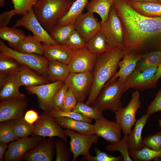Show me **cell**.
<instances>
[{"instance_id":"28","label":"cell","mask_w":161,"mask_h":161,"mask_svg":"<svg viewBox=\"0 0 161 161\" xmlns=\"http://www.w3.org/2000/svg\"><path fill=\"white\" fill-rule=\"evenodd\" d=\"M89 0H75L66 14L57 21L55 25L61 26L74 24L77 17L82 13Z\"/></svg>"},{"instance_id":"9","label":"cell","mask_w":161,"mask_h":161,"mask_svg":"<svg viewBox=\"0 0 161 161\" xmlns=\"http://www.w3.org/2000/svg\"><path fill=\"white\" fill-rule=\"evenodd\" d=\"M64 131L70 138V149L73 155L72 161H75L80 155L90 154L89 151L92 145L98 140L99 137L95 134H81L69 129Z\"/></svg>"},{"instance_id":"3","label":"cell","mask_w":161,"mask_h":161,"mask_svg":"<svg viewBox=\"0 0 161 161\" xmlns=\"http://www.w3.org/2000/svg\"><path fill=\"white\" fill-rule=\"evenodd\" d=\"M75 0H39L33 7V13L49 33L58 20L67 12Z\"/></svg>"},{"instance_id":"8","label":"cell","mask_w":161,"mask_h":161,"mask_svg":"<svg viewBox=\"0 0 161 161\" xmlns=\"http://www.w3.org/2000/svg\"><path fill=\"white\" fill-rule=\"evenodd\" d=\"M93 82L92 72L70 73L64 81V84L70 89L78 102L84 101L88 97Z\"/></svg>"},{"instance_id":"34","label":"cell","mask_w":161,"mask_h":161,"mask_svg":"<svg viewBox=\"0 0 161 161\" xmlns=\"http://www.w3.org/2000/svg\"><path fill=\"white\" fill-rule=\"evenodd\" d=\"M129 155L135 161H161V152L154 150L145 146L140 150L128 149Z\"/></svg>"},{"instance_id":"7","label":"cell","mask_w":161,"mask_h":161,"mask_svg":"<svg viewBox=\"0 0 161 161\" xmlns=\"http://www.w3.org/2000/svg\"><path fill=\"white\" fill-rule=\"evenodd\" d=\"M140 94L136 90L133 92L131 99L127 105L121 107L115 112L116 121L120 125L124 135L129 134L136 122V116L140 107Z\"/></svg>"},{"instance_id":"25","label":"cell","mask_w":161,"mask_h":161,"mask_svg":"<svg viewBox=\"0 0 161 161\" xmlns=\"http://www.w3.org/2000/svg\"><path fill=\"white\" fill-rule=\"evenodd\" d=\"M150 116V115L146 114H144L136 121L134 129L128 134V149L140 150L145 146L143 143L142 133L143 129Z\"/></svg>"},{"instance_id":"43","label":"cell","mask_w":161,"mask_h":161,"mask_svg":"<svg viewBox=\"0 0 161 161\" xmlns=\"http://www.w3.org/2000/svg\"><path fill=\"white\" fill-rule=\"evenodd\" d=\"M64 45L73 50L84 48L86 46V42L75 30L70 34Z\"/></svg>"},{"instance_id":"32","label":"cell","mask_w":161,"mask_h":161,"mask_svg":"<svg viewBox=\"0 0 161 161\" xmlns=\"http://www.w3.org/2000/svg\"><path fill=\"white\" fill-rule=\"evenodd\" d=\"M75 30L74 24L61 26L55 25L51 29L49 34L56 43L64 45L70 34Z\"/></svg>"},{"instance_id":"33","label":"cell","mask_w":161,"mask_h":161,"mask_svg":"<svg viewBox=\"0 0 161 161\" xmlns=\"http://www.w3.org/2000/svg\"><path fill=\"white\" fill-rule=\"evenodd\" d=\"M22 65L11 57L0 54V74H16Z\"/></svg>"},{"instance_id":"5","label":"cell","mask_w":161,"mask_h":161,"mask_svg":"<svg viewBox=\"0 0 161 161\" xmlns=\"http://www.w3.org/2000/svg\"><path fill=\"white\" fill-rule=\"evenodd\" d=\"M0 54L12 57L21 64L47 78L49 61L44 56L18 52L8 47L2 40H0Z\"/></svg>"},{"instance_id":"38","label":"cell","mask_w":161,"mask_h":161,"mask_svg":"<svg viewBox=\"0 0 161 161\" xmlns=\"http://www.w3.org/2000/svg\"><path fill=\"white\" fill-rule=\"evenodd\" d=\"M89 118L96 119L103 117L102 112L93 106L87 105L83 101H78L72 110Z\"/></svg>"},{"instance_id":"11","label":"cell","mask_w":161,"mask_h":161,"mask_svg":"<svg viewBox=\"0 0 161 161\" xmlns=\"http://www.w3.org/2000/svg\"><path fill=\"white\" fill-rule=\"evenodd\" d=\"M32 134L43 137H58L65 142L67 140L64 130L57 124L48 112L36 122Z\"/></svg>"},{"instance_id":"36","label":"cell","mask_w":161,"mask_h":161,"mask_svg":"<svg viewBox=\"0 0 161 161\" xmlns=\"http://www.w3.org/2000/svg\"><path fill=\"white\" fill-rule=\"evenodd\" d=\"M161 62V51L153 50L146 52L137 62L135 69L144 71L159 65Z\"/></svg>"},{"instance_id":"14","label":"cell","mask_w":161,"mask_h":161,"mask_svg":"<svg viewBox=\"0 0 161 161\" xmlns=\"http://www.w3.org/2000/svg\"><path fill=\"white\" fill-rule=\"evenodd\" d=\"M158 66H154L144 71L135 69L125 83L123 94L131 88L140 90L152 89L153 80Z\"/></svg>"},{"instance_id":"20","label":"cell","mask_w":161,"mask_h":161,"mask_svg":"<svg viewBox=\"0 0 161 161\" xmlns=\"http://www.w3.org/2000/svg\"><path fill=\"white\" fill-rule=\"evenodd\" d=\"M44 56L49 61H57L68 64L74 50L65 45L43 44Z\"/></svg>"},{"instance_id":"21","label":"cell","mask_w":161,"mask_h":161,"mask_svg":"<svg viewBox=\"0 0 161 161\" xmlns=\"http://www.w3.org/2000/svg\"><path fill=\"white\" fill-rule=\"evenodd\" d=\"M21 86L16 74L10 75L0 88V100L2 101L11 98L25 99V95L19 91Z\"/></svg>"},{"instance_id":"39","label":"cell","mask_w":161,"mask_h":161,"mask_svg":"<svg viewBox=\"0 0 161 161\" xmlns=\"http://www.w3.org/2000/svg\"><path fill=\"white\" fill-rule=\"evenodd\" d=\"M128 134L124 135L123 138L118 142L107 145L106 149L109 151H119L121 154L124 161H132L129 155L128 148Z\"/></svg>"},{"instance_id":"16","label":"cell","mask_w":161,"mask_h":161,"mask_svg":"<svg viewBox=\"0 0 161 161\" xmlns=\"http://www.w3.org/2000/svg\"><path fill=\"white\" fill-rule=\"evenodd\" d=\"M41 138V136H38L30 137H26L10 143L4 154L5 160L16 161L21 160L27 151L37 145Z\"/></svg>"},{"instance_id":"4","label":"cell","mask_w":161,"mask_h":161,"mask_svg":"<svg viewBox=\"0 0 161 161\" xmlns=\"http://www.w3.org/2000/svg\"><path fill=\"white\" fill-rule=\"evenodd\" d=\"M125 83L117 79L105 85L92 106L102 112L110 110L115 113L123 106L121 97Z\"/></svg>"},{"instance_id":"24","label":"cell","mask_w":161,"mask_h":161,"mask_svg":"<svg viewBox=\"0 0 161 161\" xmlns=\"http://www.w3.org/2000/svg\"><path fill=\"white\" fill-rule=\"evenodd\" d=\"M30 68L22 65L16 74L21 86L31 87L49 83L47 78L35 73Z\"/></svg>"},{"instance_id":"19","label":"cell","mask_w":161,"mask_h":161,"mask_svg":"<svg viewBox=\"0 0 161 161\" xmlns=\"http://www.w3.org/2000/svg\"><path fill=\"white\" fill-rule=\"evenodd\" d=\"M146 53L124 54L123 59L118 64L119 70L105 85L113 81L118 78V79L125 82L129 76L135 69L138 62Z\"/></svg>"},{"instance_id":"46","label":"cell","mask_w":161,"mask_h":161,"mask_svg":"<svg viewBox=\"0 0 161 161\" xmlns=\"http://www.w3.org/2000/svg\"><path fill=\"white\" fill-rule=\"evenodd\" d=\"M68 88L67 86L64 83L59 89L53 98L50 109H62Z\"/></svg>"},{"instance_id":"50","label":"cell","mask_w":161,"mask_h":161,"mask_svg":"<svg viewBox=\"0 0 161 161\" xmlns=\"http://www.w3.org/2000/svg\"><path fill=\"white\" fill-rule=\"evenodd\" d=\"M16 14V13L14 9L1 13L0 27L7 26L13 17Z\"/></svg>"},{"instance_id":"48","label":"cell","mask_w":161,"mask_h":161,"mask_svg":"<svg viewBox=\"0 0 161 161\" xmlns=\"http://www.w3.org/2000/svg\"><path fill=\"white\" fill-rule=\"evenodd\" d=\"M78 101L72 90L69 88L67 91L63 106L61 110L66 112L72 111Z\"/></svg>"},{"instance_id":"26","label":"cell","mask_w":161,"mask_h":161,"mask_svg":"<svg viewBox=\"0 0 161 161\" xmlns=\"http://www.w3.org/2000/svg\"><path fill=\"white\" fill-rule=\"evenodd\" d=\"M53 156L52 145L51 143H47L37 146L26 154L23 158L28 161H51Z\"/></svg>"},{"instance_id":"45","label":"cell","mask_w":161,"mask_h":161,"mask_svg":"<svg viewBox=\"0 0 161 161\" xmlns=\"http://www.w3.org/2000/svg\"><path fill=\"white\" fill-rule=\"evenodd\" d=\"M62 140H58L55 142L56 157L55 161H69L71 151L70 148L69 149L64 144L65 141H62Z\"/></svg>"},{"instance_id":"17","label":"cell","mask_w":161,"mask_h":161,"mask_svg":"<svg viewBox=\"0 0 161 161\" xmlns=\"http://www.w3.org/2000/svg\"><path fill=\"white\" fill-rule=\"evenodd\" d=\"M101 24L93 13L88 11L81 14L74 23L75 30L86 42L100 30Z\"/></svg>"},{"instance_id":"49","label":"cell","mask_w":161,"mask_h":161,"mask_svg":"<svg viewBox=\"0 0 161 161\" xmlns=\"http://www.w3.org/2000/svg\"><path fill=\"white\" fill-rule=\"evenodd\" d=\"M161 111V89L157 92L153 100L148 107L146 114L151 115Z\"/></svg>"},{"instance_id":"57","label":"cell","mask_w":161,"mask_h":161,"mask_svg":"<svg viewBox=\"0 0 161 161\" xmlns=\"http://www.w3.org/2000/svg\"><path fill=\"white\" fill-rule=\"evenodd\" d=\"M160 3L161 4V0H158Z\"/></svg>"},{"instance_id":"54","label":"cell","mask_w":161,"mask_h":161,"mask_svg":"<svg viewBox=\"0 0 161 161\" xmlns=\"http://www.w3.org/2000/svg\"><path fill=\"white\" fill-rule=\"evenodd\" d=\"M135 1L140 2H151L159 3L158 0H131Z\"/></svg>"},{"instance_id":"12","label":"cell","mask_w":161,"mask_h":161,"mask_svg":"<svg viewBox=\"0 0 161 161\" xmlns=\"http://www.w3.org/2000/svg\"><path fill=\"white\" fill-rule=\"evenodd\" d=\"M64 83V81H58L31 87H26L30 93L35 95L39 107L42 109L49 111L53 98L57 92Z\"/></svg>"},{"instance_id":"35","label":"cell","mask_w":161,"mask_h":161,"mask_svg":"<svg viewBox=\"0 0 161 161\" xmlns=\"http://www.w3.org/2000/svg\"><path fill=\"white\" fill-rule=\"evenodd\" d=\"M26 36L24 32L14 26L0 27V38L7 41L9 45L17 44Z\"/></svg>"},{"instance_id":"51","label":"cell","mask_w":161,"mask_h":161,"mask_svg":"<svg viewBox=\"0 0 161 161\" xmlns=\"http://www.w3.org/2000/svg\"><path fill=\"white\" fill-rule=\"evenodd\" d=\"M41 116H39L37 112L33 110H30L25 113L24 119L28 123L32 125L36 122Z\"/></svg>"},{"instance_id":"31","label":"cell","mask_w":161,"mask_h":161,"mask_svg":"<svg viewBox=\"0 0 161 161\" xmlns=\"http://www.w3.org/2000/svg\"><path fill=\"white\" fill-rule=\"evenodd\" d=\"M87 49L97 56L110 50L106 36L101 30L86 42Z\"/></svg>"},{"instance_id":"44","label":"cell","mask_w":161,"mask_h":161,"mask_svg":"<svg viewBox=\"0 0 161 161\" xmlns=\"http://www.w3.org/2000/svg\"><path fill=\"white\" fill-rule=\"evenodd\" d=\"M39 0H12L17 14L23 16L27 13Z\"/></svg>"},{"instance_id":"30","label":"cell","mask_w":161,"mask_h":161,"mask_svg":"<svg viewBox=\"0 0 161 161\" xmlns=\"http://www.w3.org/2000/svg\"><path fill=\"white\" fill-rule=\"evenodd\" d=\"M70 73L67 64L57 61H49L47 78L52 82L64 81Z\"/></svg>"},{"instance_id":"41","label":"cell","mask_w":161,"mask_h":161,"mask_svg":"<svg viewBox=\"0 0 161 161\" xmlns=\"http://www.w3.org/2000/svg\"><path fill=\"white\" fill-rule=\"evenodd\" d=\"M19 139L13 129V120L1 124L0 126V141L5 143Z\"/></svg>"},{"instance_id":"27","label":"cell","mask_w":161,"mask_h":161,"mask_svg":"<svg viewBox=\"0 0 161 161\" xmlns=\"http://www.w3.org/2000/svg\"><path fill=\"white\" fill-rule=\"evenodd\" d=\"M132 7L140 14L149 17H161V4L128 0Z\"/></svg>"},{"instance_id":"42","label":"cell","mask_w":161,"mask_h":161,"mask_svg":"<svg viewBox=\"0 0 161 161\" xmlns=\"http://www.w3.org/2000/svg\"><path fill=\"white\" fill-rule=\"evenodd\" d=\"M53 117H65L69 118L91 123L92 119L82 114L73 111L66 112L60 109H51L48 112Z\"/></svg>"},{"instance_id":"23","label":"cell","mask_w":161,"mask_h":161,"mask_svg":"<svg viewBox=\"0 0 161 161\" xmlns=\"http://www.w3.org/2000/svg\"><path fill=\"white\" fill-rule=\"evenodd\" d=\"M33 35L26 36L20 42L10 46L13 49L20 52L27 54L44 55L42 44Z\"/></svg>"},{"instance_id":"13","label":"cell","mask_w":161,"mask_h":161,"mask_svg":"<svg viewBox=\"0 0 161 161\" xmlns=\"http://www.w3.org/2000/svg\"><path fill=\"white\" fill-rule=\"evenodd\" d=\"M97 56L91 53L86 47L74 50L67 66L70 73L92 72Z\"/></svg>"},{"instance_id":"29","label":"cell","mask_w":161,"mask_h":161,"mask_svg":"<svg viewBox=\"0 0 161 161\" xmlns=\"http://www.w3.org/2000/svg\"><path fill=\"white\" fill-rule=\"evenodd\" d=\"M114 0H92L89 2L86 8L87 11L97 14L100 17L101 23L107 20Z\"/></svg>"},{"instance_id":"37","label":"cell","mask_w":161,"mask_h":161,"mask_svg":"<svg viewBox=\"0 0 161 161\" xmlns=\"http://www.w3.org/2000/svg\"><path fill=\"white\" fill-rule=\"evenodd\" d=\"M34 125L30 124L27 122L22 117L13 120V129L16 135L19 138L28 137L32 134Z\"/></svg>"},{"instance_id":"1","label":"cell","mask_w":161,"mask_h":161,"mask_svg":"<svg viewBox=\"0 0 161 161\" xmlns=\"http://www.w3.org/2000/svg\"><path fill=\"white\" fill-rule=\"evenodd\" d=\"M114 5L122 24L124 54L161 51V17L140 14L128 0H114Z\"/></svg>"},{"instance_id":"2","label":"cell","mask_w":161,"mask_h":161,"mask_svg":"<svg viewBox=\"0 0 161 161\" xmlns=\"http://www.w3.org/2000/svg\"><path fill=\"white\" fill-rule=\"evenodd\" d=\"M124 55L123 48L118 47L97 56L92 72L93 82L86 104L91 105L105 84L115 75L118 63Z\"/></svg>"},{"instance_id":"40","label":"cell","mask_w":161,"mask_h":161,"mask_svg":"<svg viewBox=\"0 0 161 161\" xmlns=\"http://www.w3.org/2000/svg\"><path fill=\"white\" fill-rule=\"evenodd\" d=\"M94 151L96 155L92 156L90 154L83 156L82 160L87 161H120L123 160V158L121 155L118 157H114L100 150L95 146Z\"/></svg>"},{"instance_id":"53","label":"cell","mask_w":161,"mask_h":161,"mask_svg":"<svg viewBox=\"0 0 161 161\" xmlns=\"http://www.w3.org/2000/svg\"><path fill=\"white\" fill-rule=\"evenodd\" d=\"M6 143L2 142L0 143V161L3 160V156L6 149L8 148Z\"/></svg>"},{"instance_id":"6","label":"cell","mask_w":161,"mask_h":161,"mask_svg":"<svg viewBox=\"0 0 161 161\" xmlns=\"http://www.w3.org/2000/svg\"><path fill=\"white\" fill-rule=\"evenodd\" d=\"M100 30L106 37L110 50L118 47L123 48L122 24L114 5L111 7L107 21L101 23Z\"/></svg>"},{"instance_id":"15","label":"cell","mask_w":161,"mask_h":161,"mask_svg":"<svg viewBox=\"0 0 161 161\" xmlns=\"http://www.w3.org/2000/svg\"><path fill=\"white\" fill-rule=\"evenodd\" d=\"M95 120L93 125L95 134L111 144L117 143L121 140L122 128L117 121H110L103 116Z\"/></svg>"},{"instance_id":"10","label":"cell","mask_w":161,"mask_h":161,"mask_svg":"<svg viewBox=\"0 0 161 161\" xmlns=\"http://www.w3.org/2000/svg\"><path fill=\"white\" fill-rule=\"evenodd\" d=\"M14 26L21 27L30 31L43 44H57L43 28L35 16L32 8L26 14L17 20Z\"/></svg>"},{"instance_id":"52","label":"cell","mask_w":161,"mask_h":161,"mask_svg":"<svg viewBox=\"0 0 161 161\" xmlns=\"http://www.w3.org/2000/svg\"><path fill=\"white\" fill-rule=\"evenodd\" d=\"M161 78V62L158 65L153 80L152 88H155Z\"/></svg>"},{"instance_id":"47","label":"cell","mask_w":161,"mask_h":161,"mask_svg":"<svg viewBox=\"0 0 161 161\" xmlns=\"http://www.w3.org/2000/svg\"><path fill=\"white\" fill-rule=\"evenodd\" d=\"M144 145L156 151L161 152V132L147 136L143 140Z\"/></svg>"},{"instance_id":"22","label":"cell","mask_w":161,"mask_h":161,"mask_svg":"<svg viewBox=\"0 0 161 161\" xmlns=\"http://www.w3.org/2000/svg\"><path fill=\"white\" fill-rule=\"evenodd\" d=\"M53 118L55 122L61 127L72 130L80 134H95L93 125L90 123L65 117Z\"/></svg>"},{"instance_id":"56","label":"cell","mask_w":161,"mask_h":161,"mask_svg":"<svg viewBox=\"0 0 161 161\" xmlns=\"http://www.w3.org/2000/svg\"><path fill=\"white\" fill-rule=\"evenodd\" d=\"M158 121L159 123V125L161 128V118L158 119Z\"/></svg>"},{"instance_id":"18","label":"cell","mask_w":161,"mask_h":161,"mask_svg":"<svg viewBox=\"0 0 161 161\" xmlns=\"http://www.w3.org/2000/svg\"><path fill=\"white\" fill-rule=\"evenodd\" d=\"M27 106L25 99L11 98L1 101L0 103V122L23 117Z\"/></svg>"},{"instance_id":"55","label":"cell","mask_w":161,"mask_h":161,"mask_svg":"<svg viewBox=\"0 0 161 161\" xmlns=\"http://www.w3.org/2000/svg\"><path fill=\"white\" fill-rule=\"evenodd\" d=\"M5 3V0H0V7L4 6Z\"/></svg>"}]
</instances>
